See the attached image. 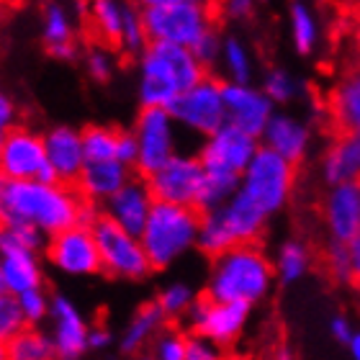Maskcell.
<instances>
[{
  "instance_id": "cell-1",
  "label": "cell",
  "mask_w": 360,
  "mask_h": 360,
  "mask_svg": "<svg viewBox=\"0 0 360 360\" xmlns=\"http://www.w3.org/2000/svg\"><path fill=\"white\" fill-rule=\"evenodd\" d=\"M85 201L75 186L0 175V226H34L46 237L83 221Z\"/></svg>"
},
{
  "instance_id": "cell-2",
  "label": "cell",
  "mask_w": 360,
  "mask_h": 360,
  "mask_svg": "<svg viewBox=\"0 0 360 360\" xmlns=\"http://www.w3.org/2000/svg\"><path fill=\"white\" fill-rule=\"evenodd\" d=\"M209 70L186 46L150 41L136 57V98L142 108H170Z\"/></svg>"
},
{
  "instance_id": "cell-3",
  "label": "cell",
  "mask_w": 360,
  "mask_h": 360,
  "mask_svg": "<svg viewBox=\"0 0 360 360\" xmlns=\"http://www.w3.org/2000/svg\"><path fill=\"white\" fill-rule=\"evenodd\" d=\"M276 283V265L260 245H237L211 260L203 296L224 304L255 307Z\"/></svg>"
},
{
  "instance_id": "cell-4",
  "label": "cell",
  "mask_w": 360,
  "mask_h": 360,
  "mask_svg": "<svg viewBox=\"0 0 360 360\" xmlns=\"http://www.w3.org/2000/svg\"><path fill=\"white\" fill-rule=\"evenodd\" d=\"M201 211L175 203H155L150 221L142 232V248L150 257L155 270L173 268L178 260L198 250V232H201Z\"/></svg>"
},
{
  "instance_id": "cell-5",
  "label": "cell",
  "mask_w": 360,
  "mask_h": 360,
  "mask_svg": "<svg viewBox=\"0 0 360 360\" xmlns=\"http://www.w3.org/2000/svg\"><path fill=\"white\" fill-rule=\"evenodd\" d=\"M296 175H299V167L276 152L260 147L255 160L242 173L240 193L248 195L257 209H263L273 219L291 203L296 191Z\"/></svg>"
},
{
  "instance_id": "cell-6",
  "label": "cell",
  "mask_w": 360,
  "mask_h": 360,
  "mask_svg": "<svg viewBox=\"0 0 360 360\" xmlns=\"http://www.w3.org/2000/svg\"><path fill=\"white\" fill-rule=\"evenodd\" d=\"M167 111L173 113L180 131L198 139H209L226 124L224 108V80L206 75L198 85L186 90Z\"/></svg>"
},
{
  "instance_id": "cell-7",
  "label": "cell",
  "mask_w": 360,
  "mask_h": 360,
  "mask_svg": "<svg viewBox=\"0 0 360 360\" xmlns=\"http://www.w3.org/2000/svg\"><path fill=\"white\" fill-rule=\"evenodd\" d=\"M93 234H96L98 252H101V265H103V273L108 278H116V281H144L147 276H152L155 268H152L139 237L116 226L103 214L96 219Z\"/></svg>"
},
{
  "instance_id": "cell-8",
  "label": "cell",
  "mask_w": 360,
  "mask_h": 360,
  "mask_svg": "<svg viewBox=\"0 0 360 360\" xmlns=\"http://www.w3.org/2000/svg\"><path fill=\"white\" fill-rule=\"evenodd\" d=\"M142 21L150 41L193 49L195 41L209 34L214 21V6H167L142 11Z\"/></svg>"
},
{
  "instance_id": "cell-9",
  "label": "cell",
  "mask_w": 360,
  "mask_h": 360,
  "mask_svg": "<svg viewBox=\"0 0 360 360\" xmlns=\"http://www.w3.org/2000/svg\"><path fill=\"white\" fill-rule=\"evenodd\" d=\"M139 144L134 173L142 178H150L160 167L170 162L178 155V136L180 127L175 124L173 113L167 108H139L131 127Z\"/></svg>"
},
{
  "instance_id": "cell-10",
  "label": "cell",
  "mask_w": 360,
  "mask_h": 360,
  "mask_svg": "<svg viewBox=\"0 0 360 360\" xmlns=\"http://www.w3.org/2000/svg\"><path fill=\"white\" fill-rule=\"evenodd\" d=\"M44 260L49 268L68 278H90L103 273L93 226L85 224L70 226L65 232L49 237Z\"/></svg>"
},
{
  "instance_id": "cell-11",
  "label": "cell",
  "mask_w": 360,
  "mask_h": 360,
  "mask_svg": "<svg viewBox=\"0 0 360 360\" xmlns=\"http://www.w3.org/2000/svg\"><path fill=\"white\" fill-rule=\"evenodd\" d=\"M0 175L8 180H41L60 183L46 162L44 134L29 127H18L11 131L0 150Z\"/></svg>"
},
{
  "instance_id": "cell-12",
  "label": "cell",
  "mask_w": 360,
  "mask_h": 360,
  "mask_svg": "<svg viewBox=\"0 0 360 360\" xmlns=\"http://www.w3.org/2000/svg\"><path fill=\"white\" fill-rule=\"evenodd\" d=\"M203 162L195 152H178L170 162L147 178L155 201L175 203V206H198L203 188Z\"/></svg>"
},
{
  "instance_id": "cell-13",
  "label": "cell",
  "mask_w": 360,
  "mask_h": 360,
  "mask_svg": "<svg viewBox=\"0 0 360 360\" xmlns=\"http://www.w3.org/2000/svg\"><path fill=\"white\" fill-rule=\"evenodd\" d=\"M252 307L245 304H224V301H211L206 296H198L193 309L186 316V327L191 335L209 338L226 350L242 338V332L250 322Z\"/></svg>"
},
{
  "instance_id": "cell-14",
  "label": "cell",
  "mask_w": 360,
  "mask_h": 360,
  "mask_svg": "<svg viewBox=\"0 0 360 360\" xmlns=\"http://www.w3.org/2000/svg\"><path fill=\"white\" fill-rule=\"evenodd\" d=\"M263 144L255 136L245 134L240 129L224 127L219 129L217 134H211L209 139H203L201 147H198V160L203 162V170H214V173H229V175H240L248 170V165L255 160L257 150Z\"/></svg>"
},
{
  "instance_id": "cell-15",
  "label": "cell",
  "mask_w": 360,
  "mask_h": 360,
  "mask_svg": "<svg viewBox=\"0 0 360 360\" xmlns=\"http://www.w3.org/2000/svg\"><path fill=\"white\" fill-rule=\"evenodd\" d=\"M49 338L54 345V360H83L88 353L90 324L77 304L65 293H52L49 311Z\"/></svg>"
},
{
  "instance_id": "cell-16",
  "label": "cell",
  "mask_w": 360,
  "mask_h": 360,
  "mask_svg": "<svg viewBox=\"0 0 360 360\" xmlns=\"http://www.w3.org/2000/svg\"><path fill=\"white\" fill-rule=\"evenodd\" d=\"M224 108H226V124L245 131V134L255 136V139H260L265 134L270 119L278 111V105L255 83L250 85L224 83Z\"/></svg>"
},
{
  "instance_id": "cell-17",
  "label": "cell",
  "mask_w": 360,
  "mask_h": 360,
  "mask_svg": "<svg viewBox=\"0 0 360 360\" xmlns=\"http://www.w3.org/2000/svg\"><path fill=\"white\" fill-rule=\"evenodd\" d=\"M327 242H350L360 234V183L332 186L319 203Z\"/></svg>"
},
{
  "instance_id": "cell-18",
  "label": "cell",
  "mask_w": 360,
  "mask_h": 360,
  "mask_svg": "<svg viewBox=\"0 0 360 360\" xmlns=\"http://www.w3.org/2000/svg\"><path fill=\"white\" fill-rule=\"evenodd\" d=\"M0 270L11 296H21L34 288H44V263L39 252L18 245L6 226H0Z\"/></svg>"
},
{
  "instance_id": "cell-19",
  "label": "cell",
  "mask_w": 360,
  "mask_h": 360,
  "mask_svg": "<svg viewBox=\"0 0 360 360\" xmlns=\"http://www.w3.org/2000/svg\"><path fill=\"white\" fill-rule=\"evenodd\" d=\"M155 195L150 191V183L142 175H134L127 186L121 188L119 193L108 198V201L101 206L105 219H111L113 224L127 229L129 234L134 237H142L144 226L150 221V214L155 209Z\"/></svg>"
},
{
  "instance_id": "cell-20",
  "label": "cell",
  "mask_w": 360,
  "mask_h": 360,
  "mask_svg": "<svg viewBox=\"0 0 360 360\" xmlns=\"http://www.w3.org/2000/svg\"><path fill=\"white\" fill-rule=\"evenodd\" d=\"M44 150L46 162L52 167L60 183L65 186H77L88 160H85L83 147V129H75L70 124H57V127L44 131Z\"/></svg>"
},
{
  "instance_id": "cell-21",
  "label": "cell",
  "mask_w": 360,
  "mask_h": 360,
  "mask_svg": "<svg viewBox=\"0 0 360 360\" xmlns=\"http://www.w3.org/2000/svg\"><path fill=\"white\" fill-rule=\"evenodd\" d=\"M260 144L265 150L276 152L283 160H288L291 165L299 167L311 152L314 144V131L309 127L307 119H301L291 111H276V116L270 119L265 134L260 136Z\"/></svg>"
},
{
  "instance_id": "cell-22",
  "label": "cell",
  "mask_w": 360,
  "mask_h": 360,
  "mask_svg": "<svg viewBox=\"0 0 360 360\" xmlns=\"http://www.w3.org/2000/svg\"><path fill=\"white\" fill-rule=\"evenodd\" d=\"M319 175L324 186L360 183V136L338 131L319 158Z\"/></svg>"
},
{
  "instance_id": "cell-23",
  "label": "cell",
  "mask_w": 360,
  "mask_h": 360,
  "mask_svg": "<svg viewBox=\"0 0 360 360\" xmlns=\"http://www.w3.org/2000/svg\"><path fill=\"white\" fill-rule=\"evenodd\" d=\"M217 217L226 226V232L234 240V245H257L270 221L268 214L263 209H257L255 203L250 201L245 193H240V191L221 209H217Z\"/></svg>"
},
{
  "instance_id": "cell-24",
  "label": "cell",
  "mask_w": 360,
  "mask_h": 360,
  "mask_svg": "<svg viewBox=\"0 0 360 360\" xmlns=\"http://www.w3.org/2000/svg\"><path fill=\"white\" fill-rule=\"evenodd\" d=\"M134 178V170L121 165L119 160H108V162H88L77 180V191L85 201L93 206H103L108 198L119 193L129 180Z\"/></svg>"
},
{
  "instance_id": "cell-25",
  "label": "cell",
  "mask_w": 360,
  "mask_h": 360,
  "mask_svg": "<svg viewBox=\"0 0 360 360\" xmlns=\"http://www.w3.org/2000/svg\"><path fill=\"white\" fill-rule=\"evenodd\" d=\"M41 41L54 60L72 62L77 57L72 15L62 3H46L44 13H41Z\"/></svg>"
},
{
  "instance_id": "cell-26",
  "label": "cell",
  "mask_w": 360,
  "mask_h": 360,
  "mask_svg": "<svg viewBox=\"0 0 360 360\" xmlns=\"http://www.w3.org/2000/svg\"><path fill=\"white\" fill-rule=\"evenodd\" d=\"M327 111L340 131L360 136V70L347 72L332 85Z\"/></svg>"
},
{
  "instance_id": "cell-27",
  "label": "cell",
  "mask_w": 360,
  "mask_h": 360,
  "mask_svg": "<svg viewBox=\"0 0 360 360\" xmlns=\"http://www.w3.org/2000/svg\"><path fill=\"white\" fill-rule=\"evenodd\" d=\"M165 322L167 316L162 314V309L155 304V301H147L142 307L136 309L131 319L127 322L124 332H121L119 338V347L121 353L129 355V358H136V355H142V350L150 342L160 338V332L165 330Z\"/></svg>"
},
{
  "instance_id": "cell-28",
  "label": "cell",
  "mask_w": 360,
  "mask_h": 360,
  "mask_svg": "<svg viewBox=\"0 0 360 360\" xmlns=\"http://www.w3.org/2000/svg\"><path fill=\"white\" fill-rule=\"evenodd\" d=\"M288 37L296 54L309 57L322 44V21L316 8L309 0H291L288 3Z\"/></svg>"
},
{
  "instance_id": "cell-29",
  "label": "cell",
  "mask_w": 360,
  "mask_h": 360,
  "mask_svg": "<svg viewBox=\"0 0 360 360\" xmlns=\"http://www.w3.org/2000/svg\"><path fill=\"white\" fill-rule=\"evenodd\" d=\"M219 70L224 75V83L250 85L255 80V70H257L255 52H252V46L240 34H224Z\"/></svg>"
},
{
  "instance_id": "cell-30",
  "label": "cell",
  "mask_w": 360,
  "mask_h": 360,
  "mask_svg": "<svg viewBox=\"0 0 360 360\" xmlns=\"http://www.w3.org/2000/svg\"><path fill=\"white\" fill-rule=\"evenodd\" d=\"M131 0H90L88 3V15L90 23L105 44L119 46L124 39V23H127V13Z\"/></svg>"
},
{
  "instance_id": "cell-31",
  "label": "cell",
  "mask_w": 360,
  "mask_h": 360,
  "mask_svg": "<svg viewBox=\"0 0 360 360\" xmlns=\"http://www.w3.org/2000/svg\"><path fill=\"white\" fill-rule=\"evenodd\" d=\"M314 263V252L307 242L299 240V237H291V240H283L276 250V281L283 285L299 283L301 278L307 276Z\"/></svg>"
},
{
  "instance_id": "cell-32",
  "label": "cell",
  "mask_w": 360,
  "mask_h": 360,
  "mask_svg": "<svg viewBox=\"0 0 360 360\" xmlns=\"http://www.w3.org/2000/svg\"><path fill=\"white\" fill-rule=\"evenodd\" d=\"M260 88L265 90V96L276 105H288V103H293V101H299V98L307 93L304 80H301L299 75H293L291 70H285V68L265 70Z\"/></svg>"
},
{
  "instance_id": "cell-33",
  "label": "cell",
  "mask_w": 360,
  "mask_h": 360,
  "mask_svg": "<svg viewBox=\"0 0 360 360\" xmlns=\"http://www.w3.org/2000/svg\"><path fill=\"white\" fill-rule=\"evenodd\" d=\"M11 360H54V345L49 332L41 327H26L8 342Z\"/></svg>"
},
{
  "instance_id": "cell-34",
  "label": "cell",
  "mask_w": 360,
  "mask_h": 360,
  "mask_svg": "<svg viewBox=\"0 0 360 360\" xmlns=\"http://www.w3.org/2000/svg\"><path fill=\"white\" fill-rule=\"evenodd\" d=\"M116 144H119V127L90 124V127L83 129V147L88 162H108V160H116Z\"/></svg>"
},
{
  "instance_id": "cell-35",
  "label": "cell",
  "mask_w": 360,
  "mask_h": 360,
  "mask_svg": "<svg viewBox=\"0 0 360 360\" xmlns=\"http://www.w3.org/2000/svg\"><path fill=\"white\" fill-rule=\"evenodd\" d=\"M195 301H198V293L193 291V285L186 281H173L158 293L155 304L162 309V314L167 319H186Z\"/></svg>"
},
{
  "instance_id": "cell-36",
  "label": "cell",
  "mask_w": 360,
  "mask_h": 360,
  "mask_svg": "<svg viewBox=\"0 0 360 360\" xmlns=\"http://www.w3.org/2000/svg\"><path fill=\"white\" fill-rule=\"evenodd\" d=\"M237 248L234 240L229 237L226 226L221 224V219L217 217V211H209L201 217V232H198V252H203L206 257H219L224 255L226 250Z\"/></svg>"
},
{
  "instance_id": "cell-37",
  "label": "cell",
  "mask_w": 360,
  "mask_h": 360,
  "mask_svg": "<svg viewBox=\"0 0 360 360\" xmlns=\"http://www.w3.org/2000/svg\"><path fill=\"white\" fill-rule=\"evenodd\" d=\"M18 299V307H21L23 322L26 327H41L44 322H49V311H52V293L46 288H34V291H26Z\"/></svg>"
},
{
  "instance_id": "cell-38",
  "label": "cell",
  "mask_w": 360,
  "mask_h": 360,
  "mask_svg": "<svg viewBox=\"0 0 360 360\" xmlns=\"http://www.w3.org/2000/svg\"><path fill=\"white\" fill-rule=\"evenodd\" d=\"M322 263L327 276L340 285H355L347 260V242H327L322 250Z\"/></svg>"
},
{
  "instance_id": "cell-39",
  "label": "cell",
  "mask_w": 360,
  "mask_h": 360,
  "mask_svg": "<svg viewBox=\"0 0 360 360\" xmlns=\"http://www.w3.org/2000/svg\"><path fill=\"white\" fill-rule=\"evenodd\" d=\"M83 68L88 72L90 80H96V83H108L116 72V57L108 46L103 44H96V46H88L83 52Z\"/></svg>"
},
{
  "instance_id": "cell-40",
  "label": "cell",
  "mask_w": 360,
  "mask_h": 360,
  "mask_svg": "<svg viewBox=\"0 0 360 360\" xmlns=\"http://www.w3.org/2000/svg\"><path fill=\"white\" fill-rule=\"evenodd\" d=\"M23 330H26V322H23L18 299L11 296V293H0V342L8 345Z\"/></svg>"
},
{
  "instance_id": "cell-41",
  "label": "cell",
  "mask_w": 360,
  "mask_h": 360,
  "mask_svg": "<svg viewBox=\"0 0 360 360\" xmlns=\"http://www.w3.org/2000/svg\"><path fill=\"white\" fill-rule=\"evenodd\" d=\"M186 340L188 332L162 330L160 338L152 342V355L155 360H186Z\"/></svg>"
},
{
  "instance_id": "cell-42",
  "label": "cell",
  "mask_w": 360,
  "mask_h": 360,
  "mask_svg": "<svg viewBox=\"0 0 360 360\" xmlns=\"http://www.w3.org/2000/svg\"><path fill=\"white\" fill-rule=\"evenodd\" d=\"M221 44H224V34H219V29L214 26L209 34H203V37L195 41V46L191 49V52L195 54V60L201 62L203 68L211 70V68H217V65H219V57H221Z\"/></svg>"
},
{
  "instance_id": "cell-43",
  "label": "cell",
  "mask_w": 360,
  "mask_h": 360,
  "mask_svg": "<svg viewBox=\"0 0 360 360\" xmlns=\"http://www.w3.org/2000/svg\"><path fill=\"white\" fill-rule=\"evenodd\" d=\"M186 360H226L224 347L211 342L209 338H201V335H191L188 332L186 340Z\"/></svg>"
},
{
  "instance_id": "cell-44",
  "label": "cell",
  "mask_w": 360,
  "mask_h": 360,
  "mask_svg": "<svg viewBox=\"0 0 360 360\" xmlns=\"http://www.w3.org/2000/svg\"><path fill=\"white\" fill-rule=\"evenodd\" d=\"M15 127H18L15 101L0 88V150H3V144H6V139L11 136V131H13Z\"/></svg>"
},
{
  "instance_id": "cell-45",
  "label": "cell",
  "mask_w": 360,
  "mask_h": 360,
  "mask_svg": "<svg viewBox=\"0 0 360 360\" xmlns=\"http://www.w3.org/2000/svg\"><path fill=\"white\" fill-rule=\"evenodd\" d=\"M136 158H139V144L131 129H119V144H116V160L121 165H127L134 170Z\"/></svg>"
},
{
  "instance_id": "cell-46",
  "label": "cell",
  "mask_w": 360,
  "mask_h": 360,
  "mask_svg": "<svg viewBox=\"0 0 360 360\" xmlns=\"http://www.w3.org/2000/svg\"><path fill=\"white\" fill-rule=\"evenodd\" d=\"M219 8H221V13L226 18H232V21H245L252 15L255 11V0H219Z\"/></svg>"
},
{
  "instance_id": "cell-47",
  "label": "cell",
  "mask_w": 360,
  "mask_h": 360,
  "mask_svg": "<svg viewBox=\"0 0 360 360\" xmlns=\"http://www.w3.org/2000/svg\"><path fill=\"white\" fill-rule=\"evenodd\" d=\"M330 335L338 340L340 345H347V342H350V338L355 335V327L345 314H335L330 319Z\"/></svg>"
},
{
  "instance_id": "cell-48",
  "label": "cell",
  "mask_w": 360,
  "mask_h": 360,
  "mask_svg": "<svg viewBox=\"0 0 360 360\" xmlns=\"http://www.w3.org/2000/svg\"><path fill=\"white\" fill-rule=\"evenodd\" d=\"M139 11L147 8H167V6H214V0H131Z\"/></svg>"
},
{
  "instance_id": "cell-49",
  "label": "cell",
  "mask_w": 360,
  "mask_h": 360,
  "mask_svg": "<svg viewBox=\"0 0 360 360\" xmlns=\"http://www.w3.org/2000/svg\"><path fill=\"white\" fill-rule=\"evenodd\" d=\"M111 342H113V335L105 324H96V327H90V338H88L90 350H105Z\"/></svg>"
},
{
  "instance_id": "cell-50",
  "label": "cell",
  "mask_w": 360,
  "mask_h": 360,
  "mask_svg": "<svg viewBox=\"0 0 360 360\" xmlns=\"http://www.w3.org/2000/svg\"><path fill=\"white\" fill-rule=\"evenodd\" d=\"M347 260H350V273H353L355 285L360 283V234L347 242Z\"/></svg>"
},
{
  "instance_id": "cell-51",
  "label": "cell",
  "mask_w": 360,
  "mask_h": 360,
  "mask_svg": "<svg viewBox=\"0 0 360 360\" xmlns=\"http://www.w3.org/2000/svg\"><path fill=\"white\" fill-rule=\"evenodd\" d=\"M263 360H296V355L291 353L288 345H278V347H273Z\"/></svg>"
},
{
  "instance_id": "cell-52",
  "label": "cell",
  "mask_w": 360,
  "mask_h": 360,
  "mask_svg": "<svg viewBox=\"0 0 360 360\" xmlns=\"http://www.w3.org/2000/svg\"><path fill=\"white\" fill-rule=\"evenodd\" d=\"M347 355H350V360H360V330H355V335L350 338V342H347Z\"/></svg>"
},
{
  "instance_id": "cell-53",
  "label": "cell",
  "mask_w": 360,
  "mask_h": 360,
  "mask_svg": "<svg viewBox=\"0 0 360 360\" xmlns=\"http://www.w3.org/2000/svg\"><path fill=\"white\" fill-rule=\"evenodd\" d=\"M353 39H355V44H358V49H360V8H358L355 21H353Z\"/></svg>"
},
{
  "instance_id": "cell-54",
  "label": "cell",
  "mask_w": 360,
  "mask_h": 360,
  "mask_svg": "<svg viewBox=\"0 0 360 360\" xmlns=\"http://www.w3.org/2000/svg\"><path fill=\"white\" fill-rule=\"evenodd\" d=\"M0 360H11V355H8V345H6V342H0Z\"/></svg>"
},
{
  "instance_id": "cell-55",
  "label": "cell",
  "mask_w": 360,
  "mask_h": 360,
  "mask_svg": "<svg viewBox=\"0 0 360 360\" xmlns=\"http://www.w3.org/2000/svg\"><path fill=\"white\" fill-rule=\"evenodd\" d=\"M134 360H155V355H152V353H150V355H147V353H142V355H136Z\"/></svg>"
},
{
  "instance_id": "cell-56",
  "label": "cell",
  "mask_w": 360,
  "mask_h": 360,
  "mask_svg": "<svg viewBox=\"0 0 360 360\" xmlns=\"http://www.w3.org/2000/svg\"><path fill=\"white\" fill-rule=\"evenodd\" d=\"M0 293H8L6 291V281H3V270H0Z\"/></svg>"
},
{
  "instance_id": "cell-57",
  "label": "cell",
  "mask_w": 360,
  "mask_h": 360,
  "mask_svg": "<svg viewBox=\"0 0 360 360\" xmlns=\"http://www.w3.org/2000/svg\"><path fill=\"white\" fill-rule=\"evenodd\" d=\"M226 360H237V358H229V355H226Z\"/></svg>"
},
{
  "instance_id": "cell-58",
  "label": "cell",
  "mask_w": 360,
  "mask_h": 360,
  "mask_svg": "<svg viewBox=\"0 0 360 360\" xmlns=\"http://www.w3.org/2000/svg\"><path fill=\"white\" fill-rule=\"evenodd\" d=\"M358 296H360V283H358Z\"/></svg>"
}]
</instances>
